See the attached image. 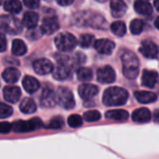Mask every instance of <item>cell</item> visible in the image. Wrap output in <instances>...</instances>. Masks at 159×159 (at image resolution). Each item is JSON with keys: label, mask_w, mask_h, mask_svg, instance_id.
<instances>
[{"label": "cell", "mask_w": 159, "mask_h": 159, "mask_svg": "<svg viewBox=\"0 0 159 159\" xmlns=\"http://www.w3.org/2000/svg\"><path fill=\"white\" fill-rule=\"evenodd\" d=\"M129 99L128 91L119 87H112L107 89L102 96V102L107 106L124 105Z\"/></svg>", "instance_id": "cell-1"}, {"label": "cell", "mask_w": 159, "mask_h": 159, "mask_svg": "<svg viewBox=\"0 0 159 159\" xmlns=\"http://www.w3.org/2000/svg\"><path fill=\"white\" fill-rule=\"evenodd\" d=\"M123 74L129 79H134L138 76L139 69V60L138 57L131 51L126 50L121 55Z\"/></svg>", "instance_id": "cell-2"}, {"label": "cell", "mask_w": 159, "mask_h": 159, "mask_svg": "<svg viewBox=\"0 0 159 159\" xmlns=\"http://www.w3.org/2000/svg\"><path fill=\"white\" fill-rule=\"evenodd\" d=\"M0 25L2 31L9 34H18L22 30L20 20L12 15H3L0 19Z\"/></svg>", "instance_id": "cell-3"}, {"label": "cell", "mask_w": 159, "mask_h": 159, "mask_svg": "<svg viewBox=\"0 0 159 159\" xmlns=\"http://www.w3.org/2000/svg\"><path fill=\"white\" fill-rule=\"evenodd\" d=\"M55 45L60 51L68 52L73 50L76 47L77 41L76 38L72 34L67 32H62L60 33L55 37Z\"/></svg>", "instance_id": "cell-4"}, {"label": "cell", "mask_w": 159, "mask_h": 159, "mask_svg": "<svg viewBox=\"0 0 159 159\" xmlns=\"http://www.w3.org/2000/svg\"><path fill=\"white\" fill-rule=\"evenodd\" d=\"M57 96V103L60 104L64 109H73L75 105V101L74 98V95L72 91L65 88V87H60L56 92Z\"/></svg>", "instance_id": "cell-5"}, {"label": "cell", "mask_w": 159, "mask_h": 159, "mask_svg": "<svg viewBox=\"0 0 159 159\" xmlns=\"http://www.w3.org/2000/svg\"><path fill=\"white\" fill-rule=\"evenodd\" d=\"M13 130L15 132H28L37 129L43 126V122L38 117H33L28 121L19 120L13 123Z\"/></svg>", "instance_id": "cell-6"}, {"label": "cell", "mask_w": 159, "mask_h": 159, "mask_svg": "<svg viewBox=\"0 0 159 159\" xmlns=\"http://www.w3.org/2000/svg\"><path fill=\"white\" fill-rule=\"evenodd\" d=\"M57 103V96L50 85L44 86L40 97V104L42 107H53Z\"/></svg>", "instance_id": "cell-7"}, {"label": "cell", "mask_w": 159, "mask_h": 159, "mask_svg": "<svg viewBox=\"0 0 159 159\" xmlns=\"http://www.w3.org/2000/svg\"><path fill=\"white\" fill-rule=\"evenodd\" d=\"M79 17L84 18V20L81 23L82 25H88L97 28L105 27V20L102 16H100V14H96L92 12H88V14H86L85 12H83Z\"/></svg>", "instance_id": "cell-8"}, {"label": "cell", "mask_w": 159, "mask_h": 159, "mask_svg": "<svg viewBox=\"0 0 159 159\" xmlns=\"http://www.w3.org/2000/svg\"><path fill=\"white\" fill-rule=\"evenodd\" d=\"M33 67H34V72L41 75L49 74L54 69L52 62L48 59H46V58L35 60L33 63Z\"/></svg>", "instance_id": "cell-9"}, {"label": "cell", "mask_w": 159, "mask_h": 159, "mask_svg": "<svg viewBox=\"0 0 159 159\" xmlns=\"http://www.w3.org/2000/svg\"><path fill=\"white\" fill-rule=\"evenodd\" d=\"M97 78H98V81L101 83H104V84L113 83L116 80V72L109 65L103 66L98 70Z\"/></svg>", "instance_id": "cell-10"}, {"label": "cell", "mask_w": 159, "mask_h": 159, "mask_svg": "<svg viewBox=\"0 0 159 159\" xmlns=\"http://www.w3.org/2000/svg\"><path fill=\"white\" fill-rule=\"evenodd\" d=\"M141 53L148 58V59H156L158 56V47L156 43L151 40H144L142 42V46L140 48Z\"/></svg>", "instance_id": "cell-11"}, {"label": "cell", "mask_w": 159, "mask_h": 159, "mask_svg": "<svg viewBox=\"0 0 159 159\" xmlns=\"http://www.w3.org/2000/svg\"><path fill=\"white\" fill-rule=\"evenodd\" d=\"M71 75V66L69 62H58L52 71V75L57 80H64Z\"/></svg>", "instance_id": "cell-12"}, {"label": "cell", "mask_w": 159, "mask_h": 159, "mask_svg": "<svg viewBox=\"0 0 159 159\" xmlns=\"http://www.w3.org/2000/svg\"><path fill=\"white\" fill-rule=\"evenodd\" d=\"M98 92H99L98 87L93 85V84L85 83V84H82L78 87L79 96L86 101H89L91 98H93L95 95H97Z\"/></svg>", "instance_id": "cell-13"}, {"label": "cell", "mask_w": 159, "mask_h": 159, "mask_svg": "<svg viewBox=\"0 0 159 159\" xmlns=\"http://www.w3.org/2000/svg\"><path fill=\"white\" fill-rule=\"evenodd\" d=\"M21 95V91L19 87L15 86H7L3 89V96L4 99L10 103L17 102Z\"/></svg>", "instance_id": "cell-14"}, {"label": "cell", "mask_w": 159, "mask_h": 159, "mask_svg": "<svg viewBox=\"0 0 159 159\" xmlns=\"http://www.w3.org/2000/svg\"><path fill=\"white\" fill-rule=\"evenodd\" d=\"M115 47H116L115 43L109 39H98L94 44L95 49L99 53L104 55H110L115 49Z\"/></svg>", "instance_id": "cell-15"}, {"label": "cell", "mask_w": 159, "mask_h": 159, "mask_svg": "<svg viewBox=\"0 0 159 159\" xmlns=\"http://www.w3.org/2000/svg\"><path fill=\"white\" fill-rule=\"evenodd\" d=\"M60 25L55 17H47L43 20L41 24V31L46 34H52L59 29Z\"/></svg>", "instance_id": "cell-16"}, {"label": "cell", "mask_w": 159, "mask_h": 159, "mask_svg": "<svg viewBox=\"0 0 159 159\" xmlns=\"http://www.w3.org/2000/svg\"><path fill=\"white\" fill-rule=\"evenodd\" d=\"M159 76L158 74L156 71L152 70H143V77H142V83L146 88H154L157 83L158 82Z\"/></svg>", "instance_id": "cell-17"}, {"label": "cell", "mask_w": 159, "mask_h": 159, "mask_svg": "<svg viewBox=\"0 0 159 159\" xmlns=\"http://www.w3.org/2000/svg\"><path fill=\"white\" fill-rule=\"evenodd\" d=\"M22 87L28 93H34L39 89L40 83L34 76L26 75L22 79Z\"/></svg>", "instance_id": "cell-18"}, {"label": "cell", "mask_w": 159, "mask_h": 159, "mask_svg": "<svg viewBox=\"0 0 159 159\" xmlns=\"http://www.w3.org/2000/svg\"><path fill=\"white\" fill-rule=\"evenodd\" d=\"M151 119V112L147 108H139L132 114V120L138 123H146Z\"/></svg>", "instance_id": "cell-19"}, {"label": "cell", "mask_w": 159, "mask_h": 159, "mask_svg": "<svg viewBox=\"0 0 159 159\" xmlns=\"http://www.w3.org/2000/svg\"><path fill=\"white\" fill-rule=\"evenodd\" d=\"M111 6V12L113 17L115 18H120L122 17L126 11H127V5L125 2L120 0H114L110 3Z\"/></svg>", "instance_id": "cell-20"}, {"label": "cell", "mask_w": 159, "mask_h": 159, "mask_svg": "<svg viewBox=\"0 0 159 159\" xmlns=\"http://www.w3.org/2000/svg\"><path fill=\"white\" fill-rule=\"evenodd\" d=\"M20 73L18 69L14 68V67H9L4 70L3 74H2V77L3 79L10 84H13L15 82H17L20 79Z\"/></svg>", "instance_id": "cell-21"}, {"label": "cell", "mask_w": 159, "mask_h": 159, "mask_svg": "<svg viewBox=\"0 0 159 159\" xmlns=\"http://www.w3.org/2000/svg\"><path fill=\"white\" fill-rule=\"evenodd\" d=\"M38 22V15L34 11H27L24 13L22 18V25L28 29L35 28Z\"/></svg>", "instance_id": "cell-22"}, {"label": "cell", "mask_w": 159, "mask_h": 159, "mask_svg": "<svg viewBox=\"0 0 159 159\" xmlns=\"http://www.w3.org/2000/svg\"><path fill=\"white\" fill-rule=\"evenodd\" d=\"M134 8L139 14L143 16H149L153 13V7L148 1H136L134 3Z\"/></svg>", "instance_id": "cell-23"}, {"label": "cell", "mask_w": 159, "mask_h": 159, "mask_svg": "<svg viewBox=\"0 0 159 159\" xmlns=\"http://www.w3.org/2000/svg\"><path fill=\"white\" fill-rule=\"evenodd\" d=\"M134 96L141 103H151L157 101V97L151 91H135Z\"/></svg>", "instance_id": "cell-24"}, {"label": "cell", "mask_w": 159, "mask_h": 159, "mask_svg": "<svg viewBox=\"0 0 159 159\" xmlns=\"http://www.w3.org/2000/svg\"><path fill=\"white\" fill-rule=\"evenodd\" d=\"M105 117L116 121H125L129 118V113L125 110H110L106 112Z\"/></svg>", "instance_id": "cell-25"}, {"label": "cell", "mask_w": 159, "mask_h": 159, "mask_svg": "<svg viewBox=\"0 0 159 159\" xmlns=\"http://www.w3.org/2000/svg\"><path fill=\"white\" fill-rule=\"evenodd\" d=\"M20 110L24 114H33L36 111V103L31 98H24L20 104Z\"/></svg>", "instance_id": "cell-26"}, {"label": "cell", "mask_w": 159, "mask_h": 159, "mask_svg": "<svg viewBox=\"0 0 159 159\" xmlns=\"http://www.w3.org/2000/svg\"><path fill=\"white\" fill-rule=\"evenodd\" d=\"M11 51H12L13 55H15V56H22L26 53L27 48H26V45L24 44V42L22 40L15 39L12 42Z\"/></svg>", "instance_id": "cell-27"}, {"label": "cell", "mask_w": 159, "mask_h": 159, "mask_svg": "<svg viewBox=\"0 0 159 159\" xmlns=\"http://www.w3.org/2000/svg\"><path fill=\"white\" fill-rule=\"evenodd\" d=\"M4 8L9 13L17 14L21 11V3L17 0H9L4 3Z\"/></svg>", "instance_id": "cell-28"}, {"label": "cell", "mask_w": 159, "mask_h": 159, "mask_svg": "<svg viewBox=\"0 0 159 159\" xmlns=\"http://www.w3.org/2000/svg\"><path fill=\"white\" fill-rule=\"evenodd\" d=\"M76 75H77V79L82 81V82H86V81H89L92 79V71L89 68L87 67H79L76 71Z\"/></svg>", "instance_id": "cell-29"}, {"label": "cell", "mask_w": 159, "mask_h": 159, "mask_svg": "<svg viewBox=\"0 0 159 159\" xmlns=\"http://www.w3.org/2000/svg\"><path fill=\"white\" fill-rule=\"evenodd\" d=\"M111 30L116 35L124 36L126 34V32H127V27H126V24L123 21L117 20V21H115V22L112 23Z\"/></svg>", "instance_id": "cell-30"}, {"label": "cell", "mask_w": 159, "mask_h": 159, "mask_svg": "<svg viewBox=\"0 0 159 159\" xmlns=\"http://www.w3.org/2000/svg\"><path fill=\"white\" fill-rule=\"evenodd\" d=\"M95 42L96 41H95L94 35L89 34H82L79 38V46L83 48H88L91 47L93 44H95Z\"/></svg>", "instance_id": "cell-31"}, {"label": "cell", "mask_w": 159, "mask_h": 159, "mask_svg": "<svg viewBox=\"0 0 159 159\" xmlns=\"http://www.w3.org/2000/svg\"><path fill=\"white\" fill-rule=\"evenodd\" d=\"M143 28H144V22H143V20H142L140 19L133 20L130 22V25H129L130 32L133 34H141L143 31Z\"/></svg>", "instance_id": "cell-32"}, {"label": "cell", "mask_w": 159, "mask_h": 159, "mask_svg": "<svg viewBox=\"0 0 159 159\" xmlns=\"http://www.w3.org/2000/svg\"><path fill=\"white\" fill-rule=\"evenodd\" d=\"M101 114L99 111L96 110H89L88 112H86L83 116V118L88 121V122H95L101 119Z\"/></svg>", "instance_id": "cell-33"}, {"label": "cell", "mask_w": 159, "mask_h": 159, "mask_svg": "<svg viewBox=\"0 0 159 159\" xmlns=\"http://www.w3.org/2000/svg\"><path fill=\"white\" fill-rule=\"evenodd\" d=\"M63 119L61 116H55L52 119H50V121L48 123L47 127L48 129H61L63 127Z\"/></svg>", "instance_id": "cell-34"}, {"label": "cell", "mask_w": 159, "mask_h": 159, "mask_svg": "<svg viewBox=\"0 0 159 159\" xmlns=\"http://www.w3.org/2000/svg\"><path fill=\"white\" fill-rule=\"evenodd\" d=\"M83 124L82 117L78 115H72L68 117V125L71 128H78Z\"/></svg>", "instance_id": "cell-35"}, {"label": "cell", "mask_w": 159, "mask_h": 159, "mask_svg": "<svg viewBox=\"0 0 159 159\" xmlns=\"http://www.w3.org/2000/svg\"><path fill=\"white\" fill-rule=\"evenodd\" d=\"M12 112H13V109H12L11 106L7 105L6 103H1L0 104V117L2 119L10 116L12 115Z\"/></svg>", "instance_id": "cell-36"}, {"label": "cell", "mask_w": 159, "mask_h": 159, "mask_svg": "<svg viewBox=\"0 0 159 159\" xmlns=\"http://www.w3.org/2000/svg\"><path fill=\"white\" fill-rule=\"evenodd\" d=\"M42 31L41 29L38 30L36 28H33V29H30L28 32H27V38L28 39H31V40H34V39H37V38H40V36L42 35Z\"/></svg>", "instance_id": "cell-37"}, {"label": "cell", "mask_w": 159, "mask_h": 159, "mask_svg": "<svg viewBox=\"0 0 159 159\" xmlns=\"http://www.w3.org/2000/svg\"><path fill=\"white\" fill-rule=\"evenodd\" d=\"M11 129H13V126L8 123V122H1L0 124V132L2 134H6V133H8Z\"/></svg>", "instance_id": "cell-38"}, {"label": "cell", "mask_w": 159, "mask_h": 159, "mask_svg": "<svg viewBox=\"0 0 159 159\" xmlns=\"http://www.w3.org/2000/svg\"><path fill=\"white\" fill-rule=\"evenodd\" d=\"M23 4L29 7V8H32V9H35L39 7L40 5V2L38 0H24L23 1Z\"/></svg>", "instance_id": "cell-39"}, {"label": "cell", "mask_w": 159, "mask_h": 159, "mask_svg": "<svg viewBox=\"0 0 159 159\" xmlns=\"http://www.w3.org/2000/svg\"><path fill=\"white\" fill-rule=\"evenodd\" d=\"M74 60H75V62L82 63V62H85L86 57H85V55L82 54V53H77V54L74 57Z\"/></svg>", "instance_id": "cell-40"}, {"label": "cell", "mask_w": 159, "mask_h": 159, "mask_svg": "<svg viewBox=\"0 0 159 159\" xmlns=\"http://www.w3.org/2000/svg\"><path fill=\"white\" fill-rule=\"evenodd\" d=\"M6 38H5V35L2 34H1V52H4L6 50V48H7V45H6Z\"/></svg>", "instance_id": "cell-41"}, {"label": "cell", "mask_w": 159, "mask_h": 159, "mask_svg": "<svg viewBox=\"0 0 159 159\" xmlns=\"http://www.w3.org/2000/svg\"><path fill=\"white\" fill-rule=\"evenodd\" d=\"M153 116H154V120H155V122L159 123V109H157V110L154 112Z\"/></svg>", "instance_id": "cell-42"}, {"label": "cell", "mask_w": 159, "mask_h": 159, "mask_svg": "<svg viewBox=\"0 0 159 159\" xmlns=\"http://www.w3.org/2000/svg\"><path fill=\"white\" fill-rule=\"evenodd\" d=\"M73 0H69V1H58V4L61 5V6H68V5H71L73 4Z\"/></svg>", "instance_id": "cell-43"}, {"label": "cell", "mask_w": 159, "mask_h": 159, "mask_svg": "<svg viewBox=\"0 0 159 159\" xmlns=\"http://www.w3.org/2000/svg\"><path fill=\"white\" fill-rule=\"evenodd\" d=\"M154 5H155V7H156L157 10H158V11H159V0H157V1H155V2H154Z\"/></svg>", "instance_id": "cell-44"}, {"label": "cell", "mask_w": 159, "mask_h": 159, "mask_svg": "<svg viewBox=\"0 0 159 159\" xmlns=\"http://www.w3.org/2000/svg\"><path fill=\"white\" fill-rule=\"evenodd\" d=\"M155 25H156V27L159 30V17L157 18V20H156V21H155Z\"/></svg>", "instance_id": "cell-45"}]
</instances>
